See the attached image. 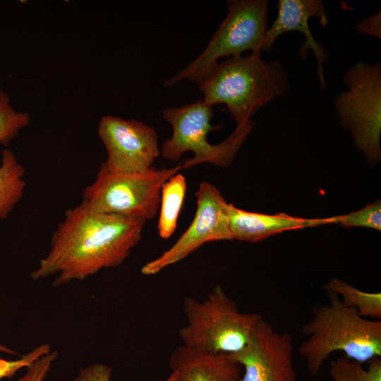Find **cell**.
Here are the masks:
<instances>
[{"instance_id":"cell-7","label":"cell","mask_w":381,"mask_h":381,"mask_svg":"<svg viewBox=\"0 0 381 381\" xmlns=\"http://www.w3.org/2000/svg\"><path fill=\"white\" fill-rule=\"evenodd\" d=\"M268 1L229 0L227 13L205 50L185 68L164 82L166 87L181 80L200 84L223 57L244 52L261 54L268 26Z\"/></svg>"},{"instance_id":"cell-11","label":"cell","mask_w":381,"mask_h":381,"mask_svg":"<svg viewBox=\"0 0 381 381\" xmlns=\"http://www.w3.org/2000/svg\"><path fill=\"white\" fill-rule=\"evenodd\" d=\"M244 369L241 381H296L293 339L262 318L246 346L231 355Z\"/></svg>"},{"instance_id":"cell-22","label":"cell","mask_w":381,"mask_h":381,"mask_svg":"<svg viewBox=\"0 0 381 381\" xmlns=\"http://www.w3.org/2000/svg\"><path fill=\"white\" fill-rule=\"evenodd\" d=\"M176 375L171 373L169 376L163 381H176ZM73 381H113L112 369L110 366L94 363L79 370Z\"/></svg>"},{"instance_id":"cell-6","label":"cell","mask_w":381,"mask_h":381,"mask_svg":"<svg viewBox=\"0 0 381 381\" xmlns=\"http://www.w3.org/2000/svg\"><path fill=\"white\" fill-rule=\"evenodd\" d=\"M180 169L181 164L122 172L110 170L102 164L95 181L83 191L81 202L97 212L146 222L157 214L164 183Z\"/></svg>"},{"instance_id":"cell-4","label":"cell","mask_w":381,"mask_h":381,"mask_svg":"<svg viewBox=\"0 0 381 381\" xmlns=\"http://www.w3.org/2000/svg\"><path fill=\"white\" fill-rule=\"evenodd\" d=\"M186 324L179 330L182 345L212 354L234 355L248 344L258 322V313H242L220 286L202 301L183 298Z\"/></svg>"},{"instance_id":"cell-23","label":"cell","mask_w":381,"mask_h":381,"mask_svg":"<svg viewBox=\"0 0 381 381\" xmlns=\"http://www.w3.org/2000/svg\"><path fill=\"white\" fill-rule=\"evenodd\" d=\"M57 357L56 352L51 351L37 360L28 368L29 373L28 381H44Z\"/></svg>"},{"instance_id":"cell-24","label":"cell","mask_w":381,"mask_h":381,"mask_svg":"<svg viewBox=\"0 0 381 381\" xmlns=\"http://www.w3.org/2000/svg\"><path fill=\"white\" fill-rule=\"evenodd\" d=\"M355 32L361 35L381 38L380 10L372 16L361 20L354 27Z\"/></svg>"},{"instance_id":"cell-8","label":"cell","mask_w":381,"mask_h":381,"mask_svg":"<svg viewBox=\"0 0 381 381\" xmlns=\"http://www.w3.org/2000/svg\"><path fill=\"white\" fill-rule=\"evenodd\" d=\"M346 90L337 94L334 106L339 122L349 131L367 162L380 160L381 63L358 61L342 76Z\"/></svg>"},{"instance_id":"cell-21","label":"cell","mask_w":381,"mask_h":381,"mask_svg":"<svg viewBox=\"0 0 381 381\" xmlns=\"http://www.w3.org/2000/svg\"><path fill=\"white\" fill-rule=\"evenodd\" d=\"M49 352H51L50 346L44 344L16 360H7L0 356V381L4 378H12L18 370L24 368H30L41 357Z\"/></svg>"},{"instance_id":"cell-25","label":"cell","mask_w":381,"mask_h":381,"mask_svg":"<svg viewBox=\"0 0 381 381\" xmlns=\"http://www.w3.org/2000/svg\"><path fill=\"white\" fill-rule=\"evenodd\" d=\"M0 351L3 353H6L7 354L10 355H16L17 352L15 351L13 349L4 345L3 344L0 343Z\"/></svg>"},{"instance_id":"cell-12","label":"cell","mask_w":381,"mask_h":381,"mask_svg":"<svg viewBox=\"0 0 381 381\" xmlns=\"http://www.w3.org/2000/svg\"><path fill=\"white\" fill-rule=\"evenodd\" d=\"M277 15L265 37L262 50L272 49L275 41L282 34L290 31H298L303 34L305 41L298 51V56L306 59L312 51L317 60L320 87L326 86L323 64L328 59V54L323 46L317 42L309 28L308 21L317 18L322 27L329 22V15L321 0H279L277 4Z\"/></svg>"},{"instance_id":"cell-18","label":"cell","mask_w":381,"mask_h":381,"mask_svg":"<svg viewBox=\"0 0 381 381\" xmlns=\"http://www.w3.org/2000/svg\"><path fill=\"white\" fill-rule=\"evenodd\" d=\"M368 365L344 357L331 361L329 375L333 381H381V358L370 360Z\"/></svg>"},{"instance_id":"cell-16","label":"cell","mask_w":381,"mask_h":381,"mask_svg":"<svg viewBox=\"0 0 381 381\" xmlns=\"http://www.w3.org/2000/svg\"><path fill=\"white\" fill-rule=\"evenodd\" d=\"M187 183L185 176L176 174L167 181L160 193L157 229L162 238H169L175 232L184 202Z\"/></svg>"},{"instance_id":"cell-15","label":"cell","mask_w":381,"mask_h":381,"mask_svg":"<svg viewBox=\"0 0 381 381\" xmlns=\"http://www.w3.org/2000/svg\"><path fill=\"white\" fill-rule=\"evenodd\" d=\"M25 170L9 149H4L0 162V219L8 217L23 196Z\"/></svg>"},{"instance_id":"cell-10","label":"cell","mask_w":381,"mask_h":381,"mask_svg":"<svg viewBox=\"0 0 381 381\" xmlns=\"http://www.w3.org/2000/svg\"><path fill=\"white\" fill-rule=\"evenodd\" d=\"M98 135L107 152L102 164L112 171H145L160 154L155 129L137 120L104 116L99 123Z\"/></svg>"},{"instance_id":"cell-2","label":"cell","mask_w":381,"mask_h":381,"mask_svg":"<svg viewBox=\"0 0 381 381\" xmlns=\"http://www.w3.org/2000/svg\"><path fill=\"white\" fill-rule=\"evenodd\" d=\"M199 85L202 101L212 107L225 104L236 126L289 90L288 73L280 61H265L261 54L252 53L219 62Z\"/></svg>"},{"instance_id":"cell-20","label":"cell","mask_w":381,"mask_h":381,"mask_svg":"<svg viewBox=\"0 0 381 381\" xmlns=\"http://www.w3.org/2000/svg\"><path fill=\"white\" fill-rule=\"evenodd\" d=\"M334 224L344 226H365L376 230L381 229V202L377 200L356 212L345 215L336 216Z\"/></svg>"},{"instance_id":"cell-13","label":"cell","mask_w":381,"mask_h":381,"mask_svg":"<svg viewBox=\"0 0 381 381\" xmlns=\"http://www.w3.org/2000/svg\"><path fill=\"white\" fill-rule=\"evenodd\" d=\"M227 211L232 240L252 243L287 230L332 224L335 219H305L285 213L265 214L239 209L232 203H228Z\"/></svg>"},{"instance_id":"cell-1","label":"cell","mask_w":381,"mask_h":381,"mask_svg":"<svg viewBox=\"0 0 381 381\" xmlns=\"http://www.w3.org/2000/svg\"><path fill=\"white\" fill-rule=\"evenodd\" d=\"M145 222L97 212L83 203L67 210L50 248L30 273L32 280L54 277L53 286L84 280L121 265L141 239Z\"/></svg>"},{"instance_id":"cell-26","label":"cell","mask_w":381,"mask_h":381,"mask_svg":"<svg viewBox=\"0 0 381 381\" xmlns=\"http://www.w3.org/2000/svg\"><path fill=\"white\" fill-rule=\"evenodd\" d=\"M29 377V373L27 371V373L21 377L20 379L18 380V381H28Z\"/></svg>"},{"instance_id":"cell-19","label":"cell","mask_w":381,"mask_h":381,"mask_svg":"<svg viewBox=\"0 0 381 381\" xmlns=\"http://www.w3.org/2000/svg\"><path fill=\"white\" fill-rule=\"evenodd\" d=\"M30 123L29 114L16 110L8 95L0 87V145H8Z\"/></svg>"},{"instance_id":"cell-14","label":"cell","mask_w":381,"mask_h":381,"mask_svg":"<svg viewBox=\"0 0 381 381\" xmlns=\"http://www.w3.org/2000/svg\"><path fill=\"white\" fill-rule=\"evenodd\" d=\"M176 381H241L240 364L231 355L212 354L179 346L169 362Z\"/></svg>"},{"instance_id":"cell-9","label":"cell","mask_w":381,"mask_h":381,"mask_svg":"<svg viewBox=\"0 0 381 381\" xmlns=\"http://www.w3.org/2000/svg\"><path fill=\"white\" fill-rule=\"evenodd\" d=\"M195 195L197 208L192 222L171 247L143 266L141 272L143 274L159 273L182 260L206 243L232 240L228 203L218 188L204 181L200 184Z\"/></svg>"},{"instance_id":"cell-5","label":"cell","mask_w":381,"mask_h":381,"mask_svg":"<svg viewBox=\"0 0 381 381\" xmlns=\"http://www.w3.org/2000/svg\"><path fill=\"white\" fill-rule=\"evenodd\" d=\"M213 116L212 107L202 100L180 108L164 109L162 117L171 124L173 133L162 146L160 152L162 157L167 160L176 161L184 152L191 151L194 156L184 161L181 169L202 163L227 168L254 128L255 122L250 120L236 126L223 142L212 145L207 140L208 133L222 127V125L212 126L210 123Z\"/></svg>"},{"instance_id":"cell-17","label":"cell","mask_w":381,"mask_h":381,"mask_svg":"<svg viewBox=\"0 0 381 381\" xmlns=\"http://www.w3.org/2000/svg\"><path fill=\"white\" fill-rule=\"evenodd\" d=\"M324 288L327 293L338 296L345 306L355 310L363 318L380 320V292L363 291L337 278L327 282Z\"/></svg>"},{"instance_id":"cell-3","label":"cell","mask_w":381,"mask_h":381,"mask_svg":"<svg viewBox=\"0 0 381 381\" xmlns=\"http://www.w3.org/2000/svg\"><path fill=\"white\" fill-rule=\"evenodd\" d=\"M328 296L329 303L315 308L311 320L302 329L308 338L298 351L313 375L336 351L361 363L381 356L380 320L363 318L336 294Z\"/></svg>"}]
</instances>
